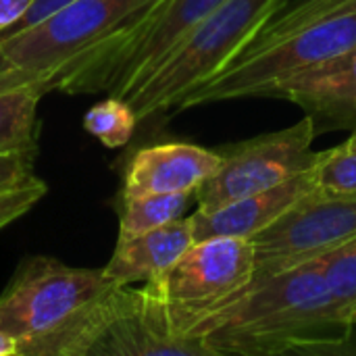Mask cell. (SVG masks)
<instances>
[{
    "label": "cell",
    "mask_w": 356,
    "mask_h": 356,
    "mask_svg": "<svg viewBox=\"0 0 356 356\" xmlns=\"http://www.w3.org/2000/svg\"><path fill=\"white\" fill-rule=\"evenodd\" d=\"M355 323L340 311L323 259L254 275L227 305L196 323L190 338L209 356L342 353Z\"/></svg>",
    "instance_id": "1"
},
{
    "label": "cell",
    "mask_w": 356,
    "mask_h": 356,
    "mask_svg": "<svg viewBox=\"0 0 356 356\" xmlns=\"http://www.w3.org/2000/svg\"><path fill=\"white\" fill-rule=\"evenodd\" d=\"M225 2L154 0L117 31L50 71L54 90L108 94L125 100L163 54Z\"/></svg>",
    "instance_id": "2"
},
{
    "label": "cell",
    "mask_w": 356,
    "mask_h": 356,
    "mask_svg": "<svg viewBox=\"0 0 356 356\" xmlns=\"http://www.w3.org/2000/svg\"><path fill=\"white\" fill-rule=\"evenodd\" d=\"M288 0H227L188 31L125 98L138 121L177 111L179 102L227 69Z\"/></svg>",
    "instance_id": "3"
},
{
    "label": "cell",
    "mask_w": 356,
    "mask_h": 356,
    "mask_svg": "<svg viewBox=\"0 0 356 356\" xmlns=\"http://www.w3.org/2000/svg\"><path fill=\"white\" fill-rule=\"evenodd\" d=\"M209 356L198 340L177 334L152 282L115 286L73 323L35 344L29 356Z\"/></svg>",
    "instance_id": "4"
},
{
    "label": "cell",
    "mask_w": 356,
    "mask_h": 356,
    "mask_svg": "<svg viewBox=\"0 0 356 356\" xmlns=\"http://www.w3.org/2000/svg\"><path fill=\"white\" fill-rule=\"evenodd\" d=\"M355 46L356 6L271 40H254L227 69L188 94L177 111L238 98H265L277 81L340 56Z\"/></svg>",
    "instance_id": "5"
},
{
    "label": "cell",
    "mask_w": 356,
    "mask_h": 356,
    "mask_svg": "<svg viewBox=\"0 0 356 356\" xmlns=\"http://www.w3.org/2000/svg\"><path fill=\"white\" fill-rule=\"evenodd\" d=\"M115 286L102 269L71 267L52 257L25 259L0 294V332L19 342V356H29Z\"/></svg>",
    "instance_id": "6"
},
{
    "label": "cell",
    "mask_w": 356,
    "mask_h": 356,
    "mask_svg": "<svg viewBox=\"0 0 356 356\" xmlns=\"http://www.w3.org/2000/svg\"><path fill=\"white\" fill-rule=\"evenodd\" d=\"M257 275V250L248 238L215 236L196 240L186 254L159 280H152L167 302L179 336L200 319L236 298ZM194 340V338H192Z\"/></svg>",
    "instance_id": "7"
},
{
    "label": "cell",
    "mask_w": 356,
    "mask_h": 356,
    "mask_svg": "<svg viewBox=\"0 0 356 356\" xmlns=\"http://www.w3.org/2000/svg\"><path fill=\"white\" fill-rule=\"evenodd\" d=\"M315 136V121L307 115L280 131L217 148L221 165L196 190L198 209H213L248 194L271 190L309 171L317 161V152L313 150Z\"/></svg>",
    "instance_id": "8"
},
{
    "label": "cell",
    "mask_w": 356,
    "mask_h": 356,
    "mask_svg": "<svg viewBox=\"0 0 356 356\" xmlns=\"http://www.w3.org/2000/svg\"><path fill=\"white\" fill-rule=\"evenodd\" d=\"M154 0H75L42 23L0 35V69L50 73Z\"/></svg>",
    "instance_id": "9"
},
{
    "label": "cell",
    "mask_w": 356,
    "mask_h": 356,
    "mask_svg": "<svg viewBox=\"0 0 356 356\" xmlns=\"http://www.w3.org/2000/svg\"><path fill=\"white\" fill-rule=\"evenodd\" d=\"M353 240H356V194H321L313 190L252 238L257 275L321 259Z\"/></svg>",
    "instance_id": "10"
},
{
    "label": "cell",
    "mask_w": 356,
    "mask_h": 356,
    "mask_svg": "<svg viewBox=\"0 0 356 356\" xmlns=\"http://www.w3.org/2000/svg\"><path fill=\"white\" fill-rule=\"evenodd\" d=\"M265 98L300 106L319 129H356V46L277 81Z\"/></svg>",
    "instance_id": "11"
},
{
    "label": "cell",
    "mask_w": 356,
    "mask_h": 356,
    "mask_svg": "<svg viewBox=\"0 0 356 356\" xmlns=\"http://www.w3.org/2000/svg\"><path fill=\"white\" fill-rule=\"evenodd\" d=\"M221 154L196 144L167 142L138 150L123 177L121 198L196 190L219 169Z\"/></svg>",
    "instance_id": "12"
},
{
    "label": "cell",
    "mask_w": 356,
    "mask_h": 356,
    "mask_svg": "<svg viewBox=\"0 0 356 356\" xmlns=\"http://www.w3.org/2000/svg\"><path fill=\"white\" fill-rule=\"evenodd\" d=\"M313 190L315 184L309 169L271 190L248 194L213 209H196L190 215L194 238L204 240L215 236H227L252 240Z\"/></svg>",
    "instance_id": "13"
},
{
    "label": "cell",
    "mask_w": 356,
    "mask_h": 356,
    "mask_svg": "<svg viewBox=\"0 0 356 356\" xmlns=\"http://www.w3.org/2000/svg\"><path fill=\"white\" fill-rule=\"evenodd\" d=\"M196 242L190 217L175 219L138 236H119L113 257L102 267L117 286L146 284L163 277Z\"/></svg>",
    "instance_id": "14"
},
{
    "label": "cell",
    "mask_w": 356,
    "mask_h": 356,
    "mask_svg": "<svg viewBox=\"0 0 356 356\" xmlns=\"http://www.w3.org/2000/svg\"><path fill=\"white\" fill-rule=\"evenodd\" d=\"M54 90L52 73L38 81L0 92V156L35 154L38 104Z\"/></svg>",
    "instance_id": "15"
},
{
    "label": "cell",
    "mask_w": 356,
    "mask_h": 356,
    "mask_svg": "<svg viewBox=\"0 0 356 356\" xmlns=\"http://www.w3.org/2000/svg\"><path fill=\"white\" fill-rule=\"evenodd\" d=\"M192 192L177 194H148L121 198L119 207V236H138L163 227L181 215L188 209Z\"/></svg>",
    "instance_id": "16"
},
{
    "label": "cell",
    "mask_w": 356,
    "mask_h": 356,
    "mask_svg": "<svg viewBox=\"0 0 356 356\" xmlns=\"http://www.w3.org/2000/svg\"><path fill=\"white\" fill-rule=\"evenodd\" d=\"M138 123L140 121L129 102L117 96L96 102L83 115V127L108 148L125 146L131 140Z\"/></svg>",
    "instance_id": "17"
},
{
    "label": "cell",
    "mask_w": 356,
    "mask_h": 356,
    "mask_svg": "<svg viewBox=\"0 0 356 356\" xmlns=\"http://www.w3.org/2000/svg\"><path fill=\"white\" fill-rule=\"evenodd\" d=\"M311 177L321 194H356V148L344 142L317 152Z\"/></svg>",
    "instance_id": "18"
},
{
    "label": "cell",
    "mask_w": 356,
    "mask_h": 356,
    "mask_svg": "<svg viewBox=\"0 0 356 356\" xmlns=\"http://www.w3.org/2000/svg\"><path fill=\"white\" fill-rule=\"evenodd\" d=\"M321 259L325 265L327 284L340 311L356 325V240Z\"/></svg>",
    "instance_id": "19"
},
{
    "label": "cell",
    "mask_w": 356,
    "mask_h": 356,
    "mask_svg": "<svg viewBox=\"0 0 356 356\" xmlns=\"http://www.w3.org/2000/svg\"><path fill=\"white\" fill-rule=\"evenodd\" d=\"M356 0H288V4L265 25L257 40H271L300 25L323 19L338 10L355 8Z\"/></svg>",
    "instance_id": "20"
},
{
    "label": "cell",
    "mask_w": 356,
    "mask_h": 356,
    "mask_svg": "<svg viewBox=\"0 0 356 356\" xmlns=\"http://www.w3.org/2000/svg\"><path fill=\"white\" fill-rule=\"evenodd\" d=\"M46 192H48V186L42 179H35L25 188L0 194V229L15 223L19 217L31 211L46 196Z\"/></svg>",
    "instance_id": "21"
},
{
    "label": "cell",
    "mask_w": 356,
    "mask_h": 356,
    "mask_svg": "<svg viewBox=\"0 0 356 356\" xmlns=\"http://www.w3.org/2000/svg\"><path fill=\"white\" fill-rule=\"evenodd\" d=\"M33 154H4L0 156V194L19 190L35 181Z\"/></svg>",
    "instance_id": "22"
},
{
    "label": "cell",
    "mask_w": 356,
    "mask_h": 356,
    "mask_svg": "<svg viewBox=\"0 0 356 356\" xmlns=\"http://www.w3.org/2000/svg\"><path fill=\"white\" fill-rule=\"evenodd\" d=\"M31 0H0V33L10 29L27 10Z\"/></svg>",
    "instance_id": "23"
},
{
    "label": "cell",
    "mask_w": 356,
    "mask_h": 356,
    "mask_svg": "<svg viewBox=\"0 0 356 356\" xmlns=\"http://www.w3.org/2000/svg\"><path fill=\"white\" fill-rule=\"evenodd\" d=\"M44 75H48V73H29V71H21V69H0V92L38 81Z\"/></svg>",
    "instance_id": "24"
},
{
    "label": "cell",
    "mask_w": 356,
    "mask_h": 356,
    "mask_svg": "<svg viewBox=\"0 0 356 356\" xmlns=\"http://www.w3.org/2000/svg\"><path fill=\"white\" fill-rule=\"evenodd\" d=\"M0 356H19V342L4 332H0Z\"/></svg>",
    "instance_id": "25"
},
{
    "label": "cell",
    "mask_w": 356,
    "mask_h": 356,
    "mask_svg": "<svg viewBox=\"0 0 356 356\" xmlns=\"http://www.w3.org/2000/svg\"><path fill=\"white\" fill-rule=\"evenodd\" d=\"M346 144H348V146H353V148H356V129H353V134H350V138L346 140Z\"/></svg>",
    "instance_id": "26"
}]
</instances>
